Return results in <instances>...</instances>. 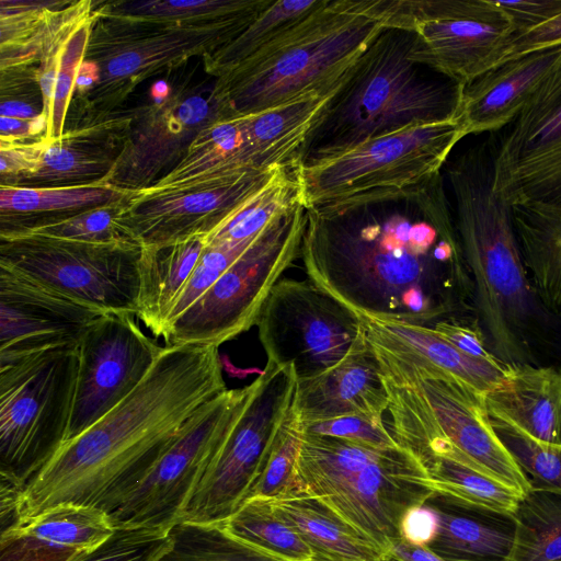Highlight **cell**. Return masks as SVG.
<instances>
[{"instance_id": "83f0119b", "label": "cell", "mask_w": 561, "mask_h": 561, "mask_svg": "<svg viewBox=\"0 0 561 561\" xmlns=\"http://www.w3.org/2000/svg\"><path fill=\"white\" fill-rule=\"evenodd\" d=\"M306 541L312 561H385V552L318 497L306 492L272 500Z\"/></svg>"}, {"instance_id": "4fadbf2b", "label": "cell", "mask_w": 561, "mask_h": 561, "mask_svg": "<svg viewBox=\"0 0 561 561\" xmlns=\"http://www.w3.org/2000/svg\"><path fill=\"white\" fill-rule=\"evenodd\" d=\"M141 247L24 234L0 239V264L103 314H138Z\"/></svg>"}, {"instance_id": "44dd1931", "label": "cell", "mask_w": 561, "mask_h": 561, "mask_svg": "<svg viewBox=\"0 0 561 561\" xmlns=\"http://www.w3.org/2000/svg\"><path fill=\"white\" fill-rule=\"evenodd\" d=\"M135 108L87 112L85 122L47 141L38 169L4 185L50 187L100 183L113 169Z\"/></svg>"}, {"instance_id": "836d02e7", "label": "cell", "mask_w": 561, "mask_h": 561, "mask_svg": "<svg viewBox=\"0 0 561 561\" xmlns=\"http://www.w3.org/2000/svg\"><path fill=\"white\" fill-rule=\"evenodd\" d=\"M327 1H272L236 38L211 55L202 58L204 71L216 79L231 71L274 43L305 18L324 5Z\"/></svg>"}, {"instance_id": "f35d334b", "label": "cell", "mask_w": 561, "mask_h": 561, "mask_svg": "<svg viewBox=\"0 0 561 561\" xmlns=\"http://www.w3.org/2000/svg\"><path fill=\"white\" fill-rule=\"evenodd\" d=\"M221 525L232 536L287 561H312L310 548L272 500L249 499Z\"/></svg>"}, {"instance_id": "f1b7e54d", "label": "cell", "mask_w": 561, "mask_h": 561, "mask_svg": "<svg viewBox=\"0 0 561 561\" xmlns=\"http://www.w3.org/2000/svg\"><path fill=\"white\" fill-rule=\"evenodd\" d=\"M252 169L260 168L247 139L244 115H233L202 129L183 160L153 186L138 193L170 191Z\"/></svg>"}, {"instance_id": "bcb514c9", "label": "cell", "mask_w": 561, "mask_h": 561, "mask_svg": "<svg viewBox=\"0 0 561 561\" xmlns=\"http://www.w3.org/2000/svg\"><path fill=\"white\" fill-rule=\"evenodd\" d=\"M169 546V533L160 529L115 528L105 542L76 561H157Z\"/></svg>"}, {"instance_id": "f6af8a7d", "label": "cell", "mask_w": 561, "mask_h": 561, "mask_svg": "<svg viewBox=\"0 0 561 561\" xmlns=\"http://www.w3.org/2000/svg\"><path fill=\"white\" fill-rule=\"evenodd\" d=\"M94 10L71 33L62 48L54 85L50 116L44 136L46 141L56 140L64 134L76 80L87 53Z\"/></svg>"}, {"instance_id": "52a82bcc", "label": "cell", "mask_w": 561, "mask_h": 561, "mask_svg": "<svg viewBox=\"0 0 561 561\" xmlns=\"http://www.w3.org/2000/svg\"><path fill=\"white\" fill-rule=\"evenodd\" d=\"M263 10L207 23L168 24L100 14L95 2L80 67L95 84L79 98L83 111L116 110L139 83L175 70L192 57L211 55L236 38Z\"/></svg>"}, {"instance_id": "4316f807", "label": "cell", "mask_w": 561, "mask_h": 561, "mask_svg": "<svg viewBox=\"0 0 561 561\" xmlns=\"http://www.w3.org/2000/svg\"><path fill=\"white\" fill-rule=\"evenodd\" d=\"M127 195L101 183L50 187L0 185V239L27 234L59 218Z\"/></svg>"}, {"instance_id": "9a60e30c", "label": "cell", "mask_w": 561, "mask_h": 561, "mask_svg": "<svg viewBox=\"0 0 561 561\" xmlns=\"http://www.w3.org/2000/svg\"><path fill=\"white\" fill-rule=\"evenodd\" d=\"M213 87L188 77L152 84L147 104L135 115L119 156L100 183L124 193L153 186L185 157L190 145L209 124L233 116L214 96Z\"/></svg>"}, {"instance_id": "9f6ffc18", "label": "cell", "mask_w": 561, "mask_h": 561, "mask_svg": "<svg viewBox=\"0 0 561 561\" xmlns=\"http://www.w3.org/2000/svg\"><path fill=\"white\" fill-rule=\"evenodd\" d=\"M431 328L440 337L471 357L486 362L499 360L494 354L485 347L482 337L472 329L445 320L434 323Z\"/></svg>"}, {"instance_id": "ab89813d", "label": "cell", "mask_w": 561, "mask_h": 561, "mask_svg": "<svg viewBox=\"0 0 561 561\" xmlns=\"http://www.w3.org/2000/svg\"><path fill=\"white\" fill-rule=\"evenodd\" d=\"M169 538L157 561H287L232 536L221 524L180 522Z\"/></svg>"}, {"instance_id": "f546056e", "label": "cell", "mask_w": 561, "mask_h": 561, "mask_svg": "<svg viewBox=\"0 0 561 561\" xmlns=\"http://www.w3.org/2000/svg\"><path fill=\"white\" fill-rule=\"evenodd\" d=\"M205 247L203 236L141 247L137 318L154 336H162L170 310Z\"/></svg>"}, {"instance_id": "9c48e42d", "label": "cell", "mask_w": 561, "mask_h": 561, "mask_svg": "<svg viewBox=\"0 0 561 561\" xmlns=\"http://www.w3.org/2000/svg\"><path fill=\"white\" fill-rule=\"evenodd\" d=\"M306 225L300 203L256 236L217 282L165 327V346H219L255 325L272 288L300 255Z\"/></svg>"}, {"instance_id": "5b68a950", "label": "cell", "mask_w": 561, "mask_h": 561, "mask_svg": "<svg viewBox=\"0 0 561 561\" xmlns=\"http://www.w3.org/2000/svg\"><path fill=\"white\" fill-rule=\"evenodd\" d=\"M383 28L328 0L274 43L217 78L213 94L232 115L253 114L341 82Z\"/></svg>"}, {"instance_id": "7a4b0ae2", "label": "cell", "mask_w": 561, "mask_h": 561, "mask_svg": "<svg viewBox=\"0 0 561 561\" xmlns=\"http://www.w3.org/2000/svg\"><path fill=\"white\" fill-rule=\"evenodd\" d=\"M225 390L219 346H164L129 396L65 442L25 484L16 524L64 503L110 514L194 415Z\"/></svg>"}, {"instance_id": "5bb4252c", "label": "cell", "mask_w": 561, "mask_h": 561, "mask_svg": "<svg viewBox=\"0 0 561 561\" xmlns=\"http://www.w3.org/2000/svg\"><path fill=\"white\" fill-rule=\"evenodd\" d=\"M251 383L227 389L207 402L149 472L108 514L114 528L169 533L239 417Z\"/></svg>"}, {"instance_id": "6f0895ef", "label": "cell", "mask_w": 561, "mask_h": 561, "mask_svg": "<svg viewBox=\"0 0 561 561\" xmlns=\"http://www.w3.org/2000/svg\"><path fill=\"white\" fill-rule=\"evenodd\" d=\"M45 133L42 122L0 116V141H19Z\"/></svg>"}, {"instance_id": "11a10c76", "label": "cell", "mask_w": 561, "mask_h": 561, "mask_svg": "<svg viewBox=\"0 0 561 561\" xmlns=\"http://www.w3.org/2000/svg\"><path fill=\"white\" fill-rule=\"evenodd\" d=\"M439 528V515L434 505L427 503L409 508L400 523L401 539L409 545L428 547Z\"/></svg>"}, {"instance_id": "db71d44e", "label": "cell", "mask_w": 561, "mask_h": 561, "mask_svg": "<svg viewBox=\"0 0 561 561\" xmlns=\"http://www.w3.org/2000/svg\"><path fill=\"white\" fill-rule=\"evenodd\" d=\"M558 44H561V13L528 32L512 37L496 65Z\"/></svg>"}, {"instance_id": "cb8c5ba5", "label": "cell", "mask_w": 561, "mask_h": 561, "mask_svg": "<svg viewBox=\"0 0 561 561\" xmlns=\"http://www.w3.org/2000/svg\"><path fill=\"white\" fill-rule=\"evenodd\" d=\"M389 398L366 331L351 353L334 368L297 380L295 408L301 422L362 414L383 419Z\"/></svg>"}, {"instance_id": "3957f363", "label": "cell", "mask_w": 561, "mask_h": 561, "mask_svg": "<svg viewBox=\"0 0 561 561\" xmlns=\"http://www.w3.org/2000/svg\"><path fill=\"white\" fill-rule=\"evenodd\" d=\"M413 31L383 27L352 66L299 150L307 165L409 126L456 121L463 84L413 61Z\"/></svg>"}, {"instance_id": "ffe728a7", "label": "cell", "mask_w": 561, "mask_h": 561, "mask_svg": "<svg viewBox=\"0 0 561 561\" xmlns=\"http://www.w3.org/2000/svg\"><path fill=\"white\" fill-rule=\"evenodd\" d=\"M101 316L0 264V365L43 351L77 347Z\"/></svg>"}, {"instance_id": "d6a6232c", "label": "cell", "mask_w": 561, "mask_h": 561, "mask_svg": "<svg viewBox=\"0 0 561 561\" xmlns=\"http://www.w3.org/2000/svg\"><path fill=\"white\" fill-rule=\"evenodd\" d=\"M421 462L435 495L453 504L512 519L525 497L515 489L451 459L431 457Z\"/></svg>"}, {"instance_id": "7dc6e473", "label": "cell", "mask_w": 561, "mask_h": 561, "mask_svg": "<svg viewBox=\"0 0 561 561\" xmlns=\"http://www.w3.org/2000/svg\"><path fill=\"white\" fill-rule=\"evenodd\" d=\"M255 238L238 244L206 245L191 276L176 297L164 329L171 321L194 305L238 260Z\"/></svg>"}, {"instance_id": "d4e9b609", "label": "cell", "mask_w": 561, "mask_h": 561, "mask_svg": "<svg viewBox=\"0 0 561 561\" xmlns=\"http://www.w3.org/2000/svg\"><path fill=\"white\" fill-rule=\"evenodd\" d=\"M485 404L491 416L504 419L535 439L561 449V370L528 364L506 366L502 382Z\"/></svg>"}, {"instance_id": "7402d4cb", "label": "cell", "mask_w": 561, "mask_h": 561, "mask_svg": "<svg viewBox=\"0 0 561 561\" xmlns=\"http://www.w3.org/2000/svg\"><path fill=\"white\" fill-rule=\"evenodd\" d=\"M560 65L558 44L501 62L463 84L458 117L463 136L504 128Z\"/></svg>"}, {"instance_id": "ee69618b", "label": "cell", "mask_w": 561, "mask_h": 561, "mask_svg": "<svg viewBox=\"0 0 561 561\" xmlns=\"http://www.w3.org/2000/svg\"><path fill=\"white\" fill-rule=\"evenodd\" d=\"M128 195L123 199L59 218L27 234L94 244L136 243L119 222Z\"/></svg>"}, {"instance_id": "6da1fadb", "label": "cell", "mask_w": 561, "mask_h": 561, "mask_svg": "<svg viewBox=\"0 0 561 561\" xmlns=\"http://www.w3.org/2000/svg\"><path fill=\"white\" fill-rule=\"evenodd\" d=\"M306 210L308 278L360 318L432 327L449 310L444 272L467 265L442 172Z\"/></svg>"}, {"instance_id": "8d00e7d4", "label": "cell", "mask_w": 561, "mask_h": 561, "mask_svg": "<svg viewBox=\"0 0 561 561\" xmlns=\"http://www.w3.org/2000/svg\"><path fill=\"white\" fill-rule=\"evenodd\" d=\"M272 0L96 1L100 14L168 24H198L234 18L266 8Z\"/></svg>"}, {"instance_id": "ac0fdd59", "label": "cell", "mask_w": 561, "mask_h": 561, "mask_svg": "<svg viewBox=\"0 0 561 561\" xmlns=\"http://www.w3.org/2000/svg\"><path fill=\"white\" fill-rule=\"evenodd\" d=\"M133 317L103 314L81 336L65 442L83 433L129 396L163 351L144 333Z\"/></svg>"}, {"instance_id": "484cf974", "label": "cell", "mask_w": 561, "mask_h": 561, "mask_svg": "<svg viewBox=\"0 0 561 561\" xmlns=\"http://www.w3.org/2000/svg\"><path fill=\"white\" fill-rule=\"evenodd\" d=\"M343 80L327 89L244 115L245 135L257 168L295 167L309 131Z\"/></svg>"}, {"instance_id": "7c38bea8", "label": "cell", "mask_w": 561, "mask_h": 561, "mask_svg": "<svg viewBox=\"0 0 561 561\" xmlns=\"http://www.w3.org/2000/svg\"><path fill=\"white\" fill-rule=\"evenodd\" d=\"M291 366L267 360L248 400L188 501L180 522L222 524L250 497L294 403ZM179 522V523H180Z\"/></svg>"}, {"instance_id": "c3c4849f", "label": "cell", "mask_w": 561, "mask_h": 561, "mask_svg": "<svg viewBox=\"0 0 561 561\" xmlns=\"http://www.w3.org/2000/svg\"><path fill=\"white\" fill-rule=\"evenodd\" d=\"M0 73V115L42 122L46 125L37 66L24 65L1 69Z\"/></svg>"}, {"instance_id": "4dcf8cb0", "label": "cell", "mask_w": 561, "mask_h": 561, "mask_svg": "<svg viewBox=\"0 0 561 561\" xmlns=\"http://www.w3.org/2000/svg\"><path fill=\"white\" fill-rule=\"evenodd\" d=\"M520 255L535 294L561 309V201L512 205Z\"/></svg>"}, {"instance_id": "7bdbcfd3", "label": "cell", "mask_w": 561, "mask_h": 561, "mask_svg": "<svg viewBox=\"0 0 561 561\" xmlns=\"http://www.w3.org/2000/svg\"><path fill=\"white\" fill-rule=\"evenodd\" d=\"M499 437L531 482L533 490L561 496V449L546 445L513 423L491 416Z\"/></svg>"}, {"instance_id": "f907efd6", "label": "cell", "mask_w": 561, "mask_h": 561, "mask_svg": "<svg viewBox=\"0 0 561 561\" xmlns=\"http://www.w3.org/2000/svg\"><path fill=\"white\" fill-rule=\"evenodd\" d=\"M83 553L25 535L0 537V561H76Z\"/></svg>"}, {"instance_id": "d6986e66", "label": "cell", "mask_w": 561, "mask_h": 561, "mask_svg": "<svg viewBox=\"0 0 561 561\" xmlns=\"http://www.w3.org/2000/svg\"><path fill=\"white\" fill-rule=\"evenodd\" d=\"M277 168L244 170L153 194L129 193L119 222L140 247L206 237L261 188Z\"/></svg>"}, {"instance_id": "603a6c76", "label": "cell", "mask_w": 561, "mask_h": 561, "mask_svg": "<svg viewBox=\"0 0 561 561\" xmlns=\"http://www.w3.org/2000/svg\"><path fill=\"white\" fill-rule=\"evenodd\" d=\"M362 320L367 340L377 352L397 363L446 376L484 398L505 376L506 366L501 362L471 357L431 327L373 318Z\"/></svg>"}, {"instance_id": "8fae6325", "label": "cell", "mask_w": 561, "mask_h": 561, "mask_svg": "<svg viewBox=\"0 0 561 561\" xmlns=\"http://www.w3.org/2000/svg\"><path fill=\"white\" fill-rule=\"evenodd\" d=\"M463 137L458 119L413 125L321 161L297 165L300 203L307 209L378 188L422 183L440 173Z\"/></svg>"}, {"instance_id": "680465c9", "label": "cell", "mask_w": 561, "mask_h": 561, "mask_svg": "<svg viewBox=\"0 0 561 561\" xmlns=\"http://www.w3.org/2000/svg\"><path fill=\"white\" fill-rule=\"evenodd\" d=\"M385 561H447L427 547L412 546L400 539L391 546Z\"/></svg>"}, {"instance_id": "30bf717a", "label": "cell", "mask_w": 561, "mask_h": 561, "mask_svg": "<svg viewBox=\"0 0 561 561\" xmlns=\"http://www.w3.org/2000/svg\"><path fill=\"white\" fill-rule=\"evenodd\" d=\"M366 13L413 31L410 58L461 84L494 67L514 36L495 0H368Z\"/></svg>"}, {"instance_id": "816d5d0a", "label": "cell", "mask_w": 561, "mask_h": 561, "mask_svg": "<svg viewBox=\"0 0 561 561\" xmlns=\"http://www.w3.org/2000/svg\"><path fill=\"white\" fill-rule=\"evenodd\" d=\"M47 141L44 137L31 141H1L0 145V185L35 172L41 163Z\"/></svg>"}, {"instance_id": "277c9868", "label": "cell", "mask_w": 561, "mask_h": 561, "mask_svg": "<svg viewBox=\"0 0 561 561\" xmlns=\"http://www.w3.org/2000/svg\"><path fill=\"white\" fill-rule=\"evenodd\" d=\"M446 178L462 255L473 275L478 312L494 356L505 366L524 364L535 291L520 255L512 207L494 188L488 139L449 162Z\"/></svg>"}, {"instance_id": "74e56055", "label": "cell", "mask_w": 561, "mask_h": 561, "mask_svg": "<svg viewBox=\"0 0 561 561\" xmlns=\"http://www.w3.org/2000/svg\"><path fill=\"white\" fill-rule=\"evenodd\" d=\"M72 1L0 0V70L37 65L51 19Z\"/></svg>"}, {"instance_id": "b9f144b4", "label": "cell", "mask_w": 561, "mask_h": 561, "mask_svg": "<svg viewBox=\"0 0 561 561\" xmlns=\"http://www.w3.org/2000/svg\"><path fill=\"white\" fill-rule=\"evenodd\" d=\"M302 434L301 421L294 399L249 499L275 500L302 492L297 476V459Z\"/></svg>"}, {"instance_id": "e575fe53", "label": "cell", "mask_w": 561, "mask_h": 561, "mask_svg": "<svg viewBox=\"0 0 561 561\" xmlns=\"http://www.w3.org/2000/svg\"><path fill=\"white\" fill-rule=\"evenodd\" d=\"M115 531L110 515L93 506L58 504L1 534L31 536L53 545L89 552Z\"/></svg>"}, {"instance_id": "d590c367", "label": "cell", "mask_w": 561, "mask_h": 561, "mask_svg": "<svg viewBox=\"0 0 561 561\" xmlns=\"http://www.w3.org/2000/svg\"><path fill=\"white\" fill-rule=\"evenodd\" d=\"M512 520V545L501 561H561L560 495L530 491Z\"/></svg>"}, {"instance_id": "60d3db41", "label": "cell", "mask_w": 561, "mask_h": 561, "mask_svg": "<svg viewBox=\"0 0 561 561\" xmlns=\"http://www.w3.org/2000/svg\"><path fill=\"white\" fill-rule=\"evenodd\" d=\"M436 507V506H435ZM439 528L427 547L447 561L503 560L510 551L513 535L476 519L436 507Z\"/></svg>"}, {"instance_id": "e0dca14e", "label": "cell", "mask_w": 561, "mask_h": 561, "mask_svg": "<svg viewBox=\"0 0 561 561\" xmlns=\"http://www.w3.org/2000/svg\"><path fill=\"white\" fill-rule=\"evenodd\" d=\"M488 141L494 188L511 206L561 201V65Z\"/></svg>"}, {"instance_id": "681fc988", "label": "cell", "mask_w": 561, "mask_h": 561, "mask_svg": "<svg viewBox=\"0 0 561 561\" xmlns=\"http://www.w3.org/2000/svg\"><path fill=\"white\" fill-rule=\"evenodd\" d=\"M301 427L304 433L337 437L375 448L400 446L383 419L362 414L301 422Z\"/></svg>"}, {"instance_id": "f5cc1de1", "label": "cell", "mask_w": 561, "mask_h": 561, "mask_svg": "<svg viewBox=\"0 0 561 561\" xmlns=\"http://www.w3.org/2000/svg\"><path fill=\"white\" fill-rule=\"evenodd\" d=\"M495 1L507 14L514 28V36L528 32L561 13V0Z\"/></svg>"}, {"instance_id": "2e32d148", "label": "cell", "mask_w": 561, "mask_h": 561, "mask_svg": "<svg viewBox=\"0 0 561 561\" xmlns=\"http://www.w3.org/2000/svg\"><path fill=\"white\" fill-rule=\"evenodd\" d=\"M255 325L267 360L291 366L298 381L334 368L365 335L362 318L309 278L278 280Z\"/></svg>"}, {"instance_id": "8992f818", "label": "cell", "mask_w": 561, "mask_h": 561, "mask_svg": "<svg viewBox=\"0 0 561 561\" xmlns=\"http://www.w3.org/2000/svg\"><path fill=\"white\" fill-rule=\"evenodd\" d=\"M297 476L301 491L321 500L385 554L401 539L404 513L436 497L427 470L401 446L375 448L304 433Z\"/></svg>"}, {"instance_id": "ba28073f", "label": "cell", "mask_w": 561, "mask_h": 561, "mask_svg": "<svg viewBox=\"0 0 561 561\" xmlns=\"http://www.w3.org/2000/svg\"><path fill=\"white\" fill-rule=\"evenodd\" d=\"M77 371V347L0 365V474L25 486L62 445Z\"/></svg>"}, {"instance_id": "1f68e13d", "label": "cell", "mask_w": 561, "mask_h": 561, "mask_svg": "<svg viewBox=\"0 0 561 561\" xmlns=\"http://www.w3.org/2000/svg\"><path fill=\"white\" fill-rule=\"evenodd\" d=\"M299 204L296 168L278 167L261 188L205 237L206 245L238 244L250 240L290 214Z\"/></svg>"}]
</instances>
